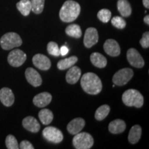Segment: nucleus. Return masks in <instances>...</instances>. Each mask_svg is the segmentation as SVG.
<instances>
[{
	"label": "nucleus",
	"mask_w": 149,
	"mask_h": 149,
	"mask_svg": "<svg viewBox=\"0 0 149 149\" xmlns=\"http://www.w3.org/2000/svg\"><path fill=\"white\" fill-rule=\"evenodd\" d=\"M81 88L90 95H97L102 91V84L100 78L93 72H86L81 78Z\"/></svg>",
	"instance_id": "1"
},
{
	"label": "nucleus",
	"mask_w": 149,
	"mask_h": 149,
	"mask_svg": "<svg viewBox=\"0 0 149 149\" xmlns=\"http://www.w3.org/2000/svg\"><path fill=\"white\" fill-rule=\"evenodd\" d=\"M80 11L81 7L79 3L72 0H68L65 1L59 10V17L61 21L69 23L78 17Z\"/></svg>",
	"instance_id": "2"
},
{
	"label": "nucleus",
	"mask_w": 149,
	"mask_h": 149,
	"mask_svg": "<svg viewBox=\"0 0 149 149\" xmlns=\"http://www.w3.org/2000/svg\"><path fill=\"white\" fill-rule=\"evenodd\" d=\"M122 101L127 107L141 108L144 104V97L138 91L128 89L123 93Z\"/></svg>",
	"instance_id": "3"
},
{
	"label": "nucleus",
	"mask_w": 149,
	"mask_h": 149,
	"mask_svg": "<svg viewBox=\"0 0 149 149\" xmlns=\"http://www.w3.org/2000/svg\"><path fill=\"white\" fill-rule=\"evenodd\" d=\"M22 44V40L17 33H7L0 39V45L3 50L8 51L13 48L19 47Z\"/></svg>",
	"instance_id": "4"
},
{
	"label": "nucleus",
	"mask_w": 149,
	"mask_h": 149,
	"mask_svg": "<svg viewBox=\"0 0 149 149\" xmlns=\"http://www.w3.org/2000/svg\"><path fill=\"white\" fill-rule=\"evenodd\" d=\"M72 144L77 149H89L94 144L93 137L88 133H79L74 135Z\"/></svg>",
	"instance_id": "5"
},
{
	"label": "nucleus",
	"mask_w": 149,
	"mask_h": 149,
	"mask_svg": "<svg viewBox=\"0 0 149 149\" xmlns=\"http://www.w3.org/2000/svg\"><path fill=\"white\" fill-rule=\"evenodd\" d=\"M42 134L46 140L54 144L60 143L64 139L62 132L54 126H47L43 130Z\"/></svg>",
	"instance_id": "6"
},
{
	"label": "nucleus",
	"mask_w": 149,
	"mask_h": 149,
	"mask_svg": "<svg viewBox=\"0 0 149 149\" xmlns=\"http://www.w3.org/2000/svg\"><path fill=\"white\" fill-rule=\"evenodd\" d=\"M134 74L133 70L129 68H122L113 75V82L117 86H124L132 79Z\"/></svg>",
	"instance_id": "7"
},
{
	"label": "nucleus",
	"mask_w": 149,
	"mask_h": 149,
	"mask_svg": "<svg viewBox=\"0 0 149 149\" xmlns=\"http://www.w3.org/2000/svg\"><path fill=\"white\" fill-rule=\"evenodd\" d=\"M26 54L20 49H15L8 55V62L13 67H19L26 60Z\"/></svg>",
	"instance_id": "8"
},
{
	"label": "nucleus",
	"mask_w": 149,
	"mask_h": 149,
	"mask_svg": "<svg viewBox=\"0 0 149 149\" xmlns=\"http://www.w3.org/2000/svg\"><path fill=\"white\" fill-rule=\"evenodd\" d=\"M128 61L132 66L141 68L144 66V61L140 54L135 48H130L126 53Z\"/></svg>",
	"instance_id": "9"
},
{
	"label": "nucleus",
	"mask_w": 149,
	"mask_h": 149,
	"mask_svg": "<svg viewBox=\"0 0 149 149\" xmlns=\"http://www.w3.org/2000/svg\"><path fill=\"white\" fill-rule=\"evenodd\" d=\"M99 36L96 29L91 27L86 29L84 37V44L86 48H91L98 42Z\"/></svg>",
	"instance_id": "10"
},
{
	"label": "nucleus",
	"mask_w": 149,
	"mask_h": 149,
	"mask_svg": "<svg viewBox=\"0 0 149 149\" xmlns=\"http://www.w3.org/2000/svg\"><path fill=\"white\" fill-rule=\"evenodd\" d=\"M25 76L30 84L34 87H38L42 85V79L40 73L33 68H28L25 71Z\"/></svg>",
	"instance_id": "11"
},
{
	"label": "nucleus",
	"mask_w": 149,
	"mask_h": 149,
	"mask_svg": "<svg viewBox=\"0 0 149 149\" xmlns=\"http://www.w3.org/2000/svg\"><path fill=\"white\" fill-rule=\"evenodd\" d=\"M33 63L36 68L42 70H47L51 68V60L42 54H36L33 57Z\"/></svg>",
	"instance_id": "12"
},
{
	"label": "nucleus",
	"mask_w": 149,
	"mask_h": 149,
	"mask_svg": "<svg viewBox=\"0 0 149 149\" xmlns=\"http://www.w3.org/2000/svg\"><path fill=\"white\" fill-rule=\"evenodd\" d=\"M104 50L111 57H117L120 55L121 50L119 44L115 40L109 39L104 44Z\"/></svg>",
	"instance_id": "13"
},
{
	"label": "nucleus",
	"mask_w": 149,
	"mask_h": 149,
	"mask_svg": "<svg viewBox=\"0 0 149 149\" xmlns=\"http://www.w3.org/2000/svg\"><path fill=\"white\" fill-rule=\"evenodd\" d=\"M0 101L5 107H11L14 104L15 96L10 88L4 87L0 90Z\"/></svg>",
	"instance_id": "14"
},
{
	"label": "nucleus",
	"mask_w": 149,
	"mask_h": 149,
	"mask_svg": "<svg viewBox=\"0 0 149 149\" xmlns=\"http://www.w3.org/2000/svg\"><path fill=\"white\" fill-rule=\"evenodd\" d=\"M85 126V121L81 117L74 118L68 123L67 130L71 135H76L81 132Z\"/></svg>",
	"instance_id": "15"
},
{
	"label": "nucleus",
	"mask_w": 149,
	"mask_h": 149,
	"mask_svg": "<svg viewBox=\"0 0 149 149\" xmlns=\"http://www.w3.org/2000/svg\"><path fill=\"white\" fill-rule=\"evenodd\" d=\"M52 95L48 92L41 93L37 95L33 98V104L37 107L44 108L51 103Z\"/></svg>",
	"instance_id": "16"
},
{
	"label": "nucleus",
	"mask_w": 149,
	"mask_h": 149,
	"mask_svg": "<svg viewBox=\"0 0 149 149\" xmlns=\"http://www.w3.org/2000/svg\"><path fill=\"white\" fill-rule=\"evenodd\" d=\"M24 128L31 133H37L40 130V124L34 117L29 116L25 117L22 121Z\"/></svg>",
	"instance_id": "17"
},
{
	"label": "nucleus",
	"mask_w": 149,
	"mask_h": 149,
	"mask_svg": "<svg viewBox=\"0 0 149 149\" xmlns=\"http://www.w3.org/2000/svg\"><path fill=\"white\" fill-rule=\"evenodd\" d=\"M81 71L79 67L72 66L69 68L66 75V81L70 84H74L79 81L81 77Z\"/></svg>",
	"instance_id": "18"
},
{
	"label": "nucleus",
	"mask_w": 149,
	"mask_h": 149,
	"mask_svg": "<svg viewBox=\"0 0 149 149\" xmlns=\"http://www.w3.org/2000/svg\"><path fill=\"white\" fill-rule=\"evenodd\" d=\"M126 129V123L120 119L113 120L109 124V130L113 134L122 133Z\"/></svg>",
	"instance_id": "19"
},
{
	"label": "nucleus",
	"mask_w": 149,
	"mask_h": 149,
	"mask_svg": "<svg viewBox=\"0 0 149 149\" xmlns=\"http://www.w3.org/2000/svg\"><path fill=\"white\" fill-rule=\"evenodd\" d=\"M91 61L95 66L99 68H103L107 64V58L99 53H93L91 55Z\"/></svg>",
	"instance_id": "20"
},
{
	"label": "nucleus",
	"mask_w": 149,
	"mask_h": 149,
	"mask_svg": "<svg viewBox=\"0 0 149 149\" xmlns=\"http://www.w3.org/2000/svg\"><path fill=\"white\" fill-rule=\"evenodd\" d=\"M141 135V128L139 125H135L130 130L128 134V141L130 144H135L139 141Z\"/></svg>",
	"instance_id": "21"
},
{
	"label": "nucleus",
	"mask_w": 149,
	"mask_h": 149,
	"mask_svg": "<svg viewBox=\"0 0 149 149\" xmlns=\"http://www.w3.org/2000/svg\"><path fill=\"white\" fill-rule=\"evenodd\" d=\"M117 9L122 16L125 17H129L132 12L131 7L127 0H118Z\"/></svg>",
	"instance_id": "22"
},
{
	"label": "nucleus",
	"mask_w": 149,
	"mask_h": 149,
	"mask_svg": "<svg viewBox=\"0 0 149 149\" xmlns=\"http://www.w3.org/2000/svg\"><path fill=\"white\" fill-rule=\"evenodd\" d=\"M78 58L76 56H71L68 58L61 59L57 63V66L59 70H66L70 68V67L74 66V64L77 62Z\"/></svg>",
	"instance_id": "23"
},
{
	"label": "nucleus",
	"mask_w": 149,
	"mask_h": 149,
	"mask_svg": "<svg viewBox=\"0 0 149 149\" xmlns=\"http://www.w3.org/2000/svg\"><path fill=\"white\" fill-rule=\"evenodd\" d=\"M39 118L44 125H48L52 122L53 120V114L49 109H44L40 111L38 114Z\"/></svg>",
	"instance_id": "24"
},
{
	"label": "nucleus",
	"mask_w": 149,
	"mask_h": 149,
	"mask_svg": "<svg viewBox=\"0 0 149 149\" xmlns=\"http://www.w3.org/2000/svg\"><path fill=\"white\" fill-rule=\"evenodd\" d=\"M17 8L24 16H28L31 11V3L30 0H20L17 3Z\"/></svg>",
	"instance_id": "25"
},
{
	"label": "nucleus",
	"mask_w": 149,
	"mask_h": 149,
	"mask_svg": "<svg viewBox=\"0 0 149 149\" xmlns=\"http://www.w3.org/2000/svg\"><path fill=\"white\" fill-rule=\"evenodd\" d=\"M65 31H66V35L70 37H74V38H79L82 34L81 28L77 24H70L68 26Z\"/></svg>",
	"instance_id": "26"
},
{
	"label": "nucleus",
	"mask_w": 149,
	"mask_h": 149,
	"mask_svg": "<svg viewBox=\"0 0 149 149\" xmlns=\"http://www.w3.org/2000/svg\"><path fill=\"white\" fill-rule=\"evenodd\" d=\"M110 112V107L109 105H102L100 107H99L95 112V117L97 120L102 121L104 120L109 114Z\"/></svg>",
	"instance_id": "27"
},
{
	"label": "nucleus",
	"mask_w": 149,
	"mask_h": 149,
	"mask_svg": "<svg viewBox=\"0 0 149 149\" xmlns=\"http://www.w3.org/2000/svg\"><path fill=\"white\" fill-rule=\"evenodd\" d=\"M31 3V10L35 14H40L43 12L45 0H30Z\"/></svg>",
	"instance_id": "28"
},
{
	"label": "nucleus",
	"mask_w": 149,
	"mask_h": 149,
	"mask_svg": "<svg viewBox=\"0 0 149 149\" xmlns=\"http://www.w3.org/2000/svg\"><path fill=\"white\" fill-rule=\"evenodd\" d=\"M47 51L48 53L54 57H59L60 55V51L58 44L54 42H50L47 45Z\"/></svg>",
	"instance_id": "29"
},
{
	"label": "nucleus",
	"mask_w": 149,
	"mask_h": 149,
	"mask_svg": "<svg viewBox=\"0 0 149 149\" xmlns=\"http://www.w3.org/2000/svg\"><path fill=\"white\" fill-rule=\"evenodd\" d=\"M6 146L8 149H18L19 148L17 140L13 135H8L6 138Z\"/></svg>",
	"instance_id": "30"
},
{
	"label": "nucleus",
	"mask_w": 149,
	"mask_h": 149,
	"mask_svg": "<svg viewBox=\"0 0 149 149\" xmlns=\"http://www.w3.org/2000/svg\"><path fill=\"white\" fill-rule=\"evenodd\" d=\"M97 17L103 23H107L111 18V12L108 9H102L98 12Z\"/></svg>",
	"instance_id": "31"
},
{
	"label": "nucleus",
	"mask_w": 149,
	"mask_h": 149,
	"mask_svg": "<svg viewBox=\"0 0 149 149\" xmlns=\"http://www.w3.org/2000/svg\"><path fill=\"white\" fill-rule=\"evenodd\" d=\"M111 23L113 24V26H115L118 29H124L126 25L125 20L119 16L114 17L113 18H112Z\"/></svg>",
	"instance_id": "32"
},
{
	"label": "nucleus",
	"mask_w": 149,
	"mask_h": 149,
	"mask_svg": "<svg viewBox=\"0 0 149 149\" xmlns=\"http://www.w3.org/2000/svg\"><path fill=\"white\" fill-rule=\"evenodd\" d=\"M139 43L144 48H148L149 47V33L148 31L144 33Z\"/></svg>",
	"instance_id": "33"
},
{
	"label": "nucleus",
	"mask_w": 149,
	"mask_h": 149,
	"mask_svg": "<svg viewBox=\"0 0 149 149\" xmlns=\"http://www.w3.org/2000/svg\"><path fill=\"white\" fill-rule=\"evenodd\" d=\"M19 148L21 149H33L34 147H33V144H31V142L27 140H24L21 141V143L19 144Z\"/></svg>",
	"instance_id": "34"
},
{
	"label": "nucleus",
	"mask_w": 149,
	"mask_h": 149,
	"mask_svg": "<svg viewBox=\"0 0 149 149\" xmlns=\"http://www.w3.org/2000/svg\"><path fill=\"white\" fill-rule=\"evenodd\" d=\"M59 51H60V55L65 56L68 54V51H69V49H68V48L67 47V46H62L60 48H59Z\"/></svg>",
	"instance_id": "35"
},
{
	"label": "nucleus",
	"mask_w": 149,
	"mask_h": 149,
	"mask_svg": "<svg viewBox=\"0 0 149 149\" xmlns=\"http://www.w3.org/2000/svg\"><path fill=\"white\" fill-rule=\"evenodd\" d=\"M143 1V4L146 8H149V0H142Z\"/></svg>",
	"instance_id": "36"
},
{
	"label": "nucleus",
	"mask_w": 149,
	"mask_h": 149,
	"mask_svg": "<svg viewBox=\"0 0 149 149\" xmlns=\"http://www.w3.org/2000/svg\"><path fill=\"white\" fill-rule=\"evenodd\" d=\"M144 21L145 22V24H146L147 25H149V15H147L145 17L144 19Z\"/></svg>",
	"instance_id": "37"
}]
</instances>
